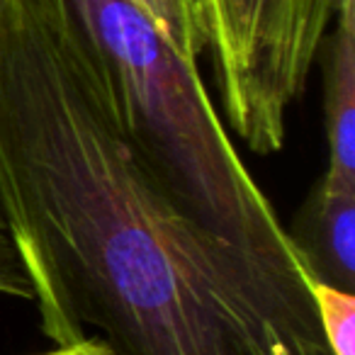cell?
<instances>
[{
	"label": "cell",
	"instance_id": "6da1fadb",
	"mask_svg": "<svg viewBox=\"0 0 355 355\" xmlns=\"http://www.w3.org/2000/svg\"><path fill=\"white\" fill-rule=\"evenodd\" d=\"M0 205L54 345L331 355L309 272L209 232L134 148L69 0H0Z\"/></svg>",
	"mask_w": 355,
	"mask_h": 355
},
{
	"label": "cell",
	"instance_id": "7a4b0ae2",
	"mask_svg": "<svg viewBox=\"0 0 355 355\" xmlns=\"http://www.w3.org/2000/svg\"><path fill=\"white\" fill-rule=\"evenodd\" d=\"M69 6L107 71L134 148L173 198L217 236L304 268L275 207L239 156L198 66L180 56L134 0Z\"/></svg>",
	"mask_w": 355,
	"mask_h": 355
},
{
	"label": "cell",
	"instance_id": "3957f363",
	"mask_svg": "<svg viewBox=\"0 0 355 355\" xmlns=\"http://www.w3.org/2000/svg\"><path fill=\"white\" fill-rule=\"evenodd\" d=\"M343 0H195L219 85L222 124L258 156L285 148Z\"/></svg>",
	"mask_w": 355,
	"mask_h": 355
},
{
	"label": "cell",
	"instance_id": "277c9868",
	"mask_svg": "<svg viewBox=\"0 0 355 355\" xmlns=\"http://www.w3.org/2000/svg\"><path fill=\"white\" fill-rule=\"evenodd\" d=\"M324 119L329 163L319 183L326 190L355 193V0H343L321 44Z\"/></svg>",
	"mask_w": 355,
	"mask_h": 355
},
{
	"label": "cell",
	"instance_id": "5b68a950",
	"mask_svg": "<svg viewBox=\"0 0 355 355\" xmlns=\"http://www.w3.org/2000/svg\"><path fill=\"white\" fill-rule=\"evenodd\" d=\"M287 236L311 280L355 292V193L316 183Z\"/></svg>",
	"mask_w": 355,
	"mask_h": 355
},
{
	"label": "cell",
	"instance_id": "8992f818",
	"mask_svg": "<svg viewBox=\"0 0 355 355\" xmlns=\"http://www.w3.org/2000/svg\"><path fill=\"white\" fill-rule=\"evenodd\" d=\"M185 61L198 66L205 51L202 25L195 0H134Z\"/></svg>",
	"mask_w": 355,
	"mask_h": 355
},
{
	"label": "cell",
	"instance_id": "52a82bcc",
	"mask_svg": "<svg viewBox=\"0 0 355 355\" xmlns=\"http://www.w3.org/2000/svg\"><path fill=\"white\" fill-rule=\"evenodd\" d=\"M316 321L331 355H355V292L309 282Z\"/></svg>",
	"mask_w": 355,
	"mask_h": 355
},
{
	"label": "cell",
	"instance_id": "ba28073f",
	"mask_svg": "<svg viewBox=\"0 0 355 355\" xmlns=\"http://www.w3.org/2000/svg\"><path fill=\"white\" fill-rule=\"evenodd\" d=\"M0 297L35 304V287H32L30 272L12 239V229L6 219L3 205H0Z\"/></svg>",
	"mask_w": 355,
	"mask_h": 355
},
{
	"label": "cell",
	"instance_id": "9c48e42d",
	"mask_svg": "<svg viewBox=\"0 0 355 355\" xmlns=\"http://www.w3.org/2000/svg\"><path fill=\"white\" fill-rule=\"evenodd\" d=\"M37 355H112V353H110V348L103 340L90 336V338L76 340V343L69 345H54L46 353H37Z\"/></svg>",
	"mask_w": 355,
	"mask_h": 355
}]
</instances>
